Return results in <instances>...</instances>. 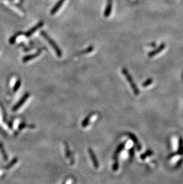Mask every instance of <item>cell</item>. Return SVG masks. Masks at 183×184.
I'll return each mask as SVG.
<instances>
[{
    "label": "cell",
    "mask_w": 183,
    "mask_h": 184,
    "mask_svg": "<svg viewBox=\"0 0 183 184\" xmlns=\"http://www.w3.org/2000/svg\"><path fill=\"white\" fill-rule=\"evenodd\" d=\"M65 1V0H59L56 5L54 6V7L52 8V10H51V14L54 15L56 14V13L59 10V8H61V7L62 6V5L63 4V3H64Z\"/></svg>",
    "instance_id": "obj_10"
},
{
    "label": "cell",
    "mask_w": 183,
    "mask_h": 184,
    "mask_svg": "<svg viewBox=\"0 0 183 184\" xmlns=\"http://www.w3.org/2000/svg\"><path fill=\"white\" fill-rule=\"evenodd\" d=\"M129 154H130V157L131 159H132L134 157V147H132L129 150Z\"/></svg>",
    "instance_id": "obj_21"
},
{
    "label": "cell",
    "mask_w": 183,
    "mask_h": 184,
    "mask_svg": "<svg viewBox=\"0 0 183 184\" xmlns=\"http://www.w3.org/2000/svg\"><path fill=\"white\" fill-rule=\"evenodd\" d=\"M165 44L164 43L161 44L158 48H156V49H155V50L150 52L148 54V56L149 57H154L156 54H158L159 53H160V52L162 51L165 49Z\"/></svg>",
    "instance_id": "obj_7"
},
{
    "label": "cell",
    "mask_w": 183,
    "mask_h": 184,
    "mask_svg": "<svg viewBox=\"0 0 183 184\" xmlns=\"http://www.w3.org/2000/svg\"><path fill=\"white\" fill-rule=\"evenodd\" d=\"M0 153H1L2 156H3V157L4 160L7 161L8 159V155H7V153L5 151L3 144L1 143V142H0Z\"/></svg>",
    "instance_id": "obj_13"
},
{
    "label": "cell",
    "mask_w": 183,
    "mask_h": 184,
    "mask_svg": "<svg viewBox=\"0 0 183 184\" xmlns=\"http://www.w3.org/2000/svg\"><path fill=\"white\" fill-rule=\"evenodd\" d=\"M153 82V80L152 79V78L147 79L146 81L145 82H143L142 83V86L143 87H147V86L151 85Z\"/></svg>",
    "instance_id": "obj_20"
},
{
    "label": "cell",
    "mask_w": 183,
    "mask_h": 184,
    "mask_svg": "<svg viewBox=\"0 0 183 184\" xmlns=\"http://www.w3.org/2000/svg\"><path fill=\"white\" fill-rule=\"evenodd\" d=\"M88 152H89V156L90 157V158H91V159H92V163H93V164L95 168L98 169V168L99 167V164L98 159H97V157L96 156L95 154V153L93 151V150H92L91 148H89V149H88Z\"/></svg>",
    "instance_id": "obj_4"
},
{
    "label": "cell",
    "mask_w": 183,
    "mask_h": 184,
    "mask_svg": "<svg viewBox=\"0 0 183 184\" xmlns=\"http://www.w3.org/2000/svg\"><path fill=\"white\" fill-rule=\"evenodd\" d=\"M41 34L42 36L44 38L47 40V41H48V43L51 45V46L52 47L54 48V50H55V52H56L57 57H59V58L62 57V55H63L62 51H61L60 48H59V46L57 45V44L55 43V41H54V40H53L52 38H51L49 35H48V34L45 32V31H41Z\"/></svg>",
    "instance_id": "obj_2"
},
{
    "label": "cell",
    "mask_w": 183,
    "mask_h": 184,
    "mask_svg": "<svg viewBox=\"0 0 183 184\" xmlns=\"http://www.w3.org/2000/svg\"><path fill=\"white\" fill-rule=\"evenodd\" d=\"M65 150L66 157H67V158H68V159H71V165H73L74 162V159L72 158L71 151H70L69 147H68V145L67 143H65Z\"/></svg>",
    "instance_id": "obj_12"
},
{
    "label": "cell",
    "mask_w": 183,
    "mask_h": 184,
    "mask_svg": "<svg viewBox=\"0 0 183 184\" xmlns=\"http://www.w3.org/2000/svg\"><path fill=\"white\" fill-rule=\"evenodd\" d=\"M114 160H114V163L113 165H112V170H113V171L116 172L117 171L119 168V162L118 160V158L115 159Z\"/></svg>",
    "instance_id": "obj_19"
},
{
    "label": "cell",
    "mask_w": 183,
    "mask_h": 184,
    "mask_svg": "<svg viewBox=\"0 0 183 184\" xmlns=\"http://www.w3.org/2000/svg\"><path fill=\"white\" fill-rule=\"evenodd\" d=\"M93 46H89V48H87V50H85L84 51H83V53H85V54H86V53H88V52H92V51H93Z\"/></svg>",
    "instance_id": "obj_23"
},
{
    "label": "cell",
    "mask_w": 183,
    "mask_h": 184,
    "mask_svg": "<svg viewBox=\"0 0 183 184\" xmlns=\"http://www.w3.org/2000/svg\"><path fill=\"white\" fill-rule=\"evenodd\" d=\"M27 125H26V123H25V122H22L20 124L19 126V130H22L23 129V128H26V126H27Z\"/></svg>",
    "instance_id": "obj_22"
},
{
    "label": "cell",
    "mask_w": 183,
    "mask_h": 184,
    "mask_svg": "<svg viewBox=\"0 0 183 184\" xmlns=\"http://www.w3.org/2000/svg\"><path fill=\"white\" fill-rule=\"evenodd\" d=\"M183 162V159H180L178 160L177 163H176V165H175V168H178V167H180L181 165H182V163Z\"/></svg>",
    "instance_id": "obj_24"
},
{
    "label": "cell",
    "mask_w": 183,
    "mask_h": 184,
    "mask_svg": "<svg viewBox=\"0 0 183 184\" xmlns=\"http://www.w3.org/2000/svg\"><path fill=\"white\" fill-rule=\"evenodd\" d=\"M152 154H153V151H152L151 150H147L146 152L145 153H143L142 154H141V156H140V158L142 160H145V159L146 158V157H150V156H151Z\"/></svg>",
    "instance_id": "obj_17"
},
{
    "label": "cell",
    "mask_w": 183,
    "mask_h": 184,
    "mask_svg": "<svg viewBox=\"0 0 183 184\" xmlns=\"http://www.w3.org/2000/svg\"><path fill=\"white\" fill-rule=\"evenodd\" d=\"M21 82L20 81V79L17 80V81H16V82L15 83L14 87H13V91H14V92H17V91L19 90L20 87L21 86Z\"/></svg>",
    "instance_id": "obj_18"
},
{
    "label": "cell",
    "mask_w": 183,
    "mask_h": 184,
    "mask_svg": "<svg viewBox=\"0 0 183 184\" xmlns=\"http://www.w3.org/2000/svg\"><path fill=\"white\" fill-rule=\"evenodd\" d=\"M17 161H18V159H17V157H14V158L7 165L5 166V167L4 168L6 169H9L10 168H12L13 166L16 165V164L17 163Z\"/></svg>",
    "instance_id": "obj_15"
},
{
    "label": "cell",
    "mask_w": 183,
    "mask_h": 184,
    "mask_svg": "<svg viewBox=\"0 0 183 184\" xmlns=\"http://www.w3.org/2000/svg\"><path fill=\"white\" fill-rule=\"evenodd\" d=\"M30 97V94L29 92H26L25 94L23 95V97H21V99L17 102V103L16 105L13 106L12 108V110L13 112H16V111L18 110L25 103V102L27 101V99L29 98V97Z\"/></svg>",
    "instance_id": "obj_3"
},
{
    "label": "cell",
    "mask_w": 183,
    "mask_h": 184,
    "mask_svg": "<svg viewBox=\"0 0 183 184\" xmlns=\"http://www.w3.org/2000/svg\"><path fill=\"white\" fill-rule=\"evenodd\" d=\"M112 8V0H108L107 6L104 11V16L105 17H108L111 14Z\"/></svg>",
    "instance_id": "obj_8"
},
{
    "label": "cell",
    "mask_w": 183,
    "mask_h": 184,
    "mask_svg": "<svg viewBox=\"0 0 183 184\" xmlns=\"http://www.w3.org/2000/svg\"><path fill=\"white\" fill-rule=\"evenodd\" d=\"M177 154L178 155L183 154V141L181 138H180L179 139V147H178V148Z\"/></svg>",
    "instance_id": "obj_16"
},
{
    "label": "cell",
    "mask_w": 183,
    "mask_h": 184,
    "mask_svg": "<svg viewBox=\"0 0 183 184\" xmlns=\"http://www.w3.org/2000/svg\"><path fill=\"white\" fill-rule=\"evenodd\" d=\"M128 135L129 136L130 138L133 141L134 144H135L136 147L137 148V150L138 151H140L141 149H142V145H141V144L140 143L139 141H138V139H137V138L136 135L133 134H132V133H129V134H128Z\"/></svg>",
    "instance_id": "obj_6"
},
{
    "label": "cell",
    "mask_w": 183,
    "mask_h": 184,
    "mask_svg": "<svg viewBox=\"0 0 183 184\" xmlns=\"http://www.w3.org/2000/svg\"><path fill=\"white\" fill-rule=\"evenodd\" d=\"M93 114H94V113L90 114H89V115H88V116H87L86 117H85V119H84L82 121V123H81V126H82V127H83V128L87 127V126H88V125H89V123L90 118H91V117L93 116Z\"/></svg>",
    "instance_id": "obj_14"
},
{
    "label": "cell",
    "mask_w": 183,
    "mask_h": 184,
    "mask_svg": "<svg viewBox=\"0 0 183 184\" xmlns=\"http://www.w3.org/2000/svg\"><path fill=\"white\" fill-rule=\"evenodd\" d=\"M125 143H122L118 146L116 150L115 151V153H114V156H113V158L114 159L118 158V154H120L121 151H122L123 149H124V147H125Z\"/></svg>",
    "instance_id": "obj_11"
},
{
    "label": "cell",
    "mask_w": 183,
    "mask_h": 184,
    "mask_svg": "<svg viewBox=\"0 0 183 184\" xmlns=\"http://www.w3.org/2000/svg\"><path fill=\"white\" fill-rule=\"evenodd\" d=\"M122 73L124 75V76L125 77L127 81L129 83L130 85L131 88L133 91L134 92V94L136 95H138L140 94V91L138 90V88L137 86L136 83L134 82V80L132 78L130 74L129 73V72H128V70L126 68H123L122 69Z\"/></svg>",
    "instance_id": "obj_1"
},
{
    "label": "cell",
    "mask_w": 183,
    "mask_h": 184,
    "mask_svg": "<svg viewBox=\"0 0 183 184\" xmlns=\"http://www.w3.org/2000/svg\"><path fill=\"white\" fill-rule=\"evenodd\" d=\"M41 53V50H39L38 51H37L36 53H35V54L26 55V56L24 57L23 58V63H26V62L31 60L32 59L36 58L37 57H38L39 55H40Z\"/></svg>",
    "instance_id": "obj_9"
},
{
    "label": "cell",
    "mask_w": 183,
    "mask_h": 184,
    "mask_svg": "<svg viewBox=\"0 0 183 184\" xmlns=\"http://www.w3.org/2000/svg\"><path fill=\"white\" fill-rule=\"evenodd\" d=\"M43 25H44V23L42 21L39 22V23H37V25H36L34 26V27H33L32 28L30 29L29 30L27 33H26V36L29 37V36H31V35L32 34H34L37 30H38L39 29H40L41 27H42V26Z\"/></svg>",
    "instance_id": "obj_5"
}]
</instances>
